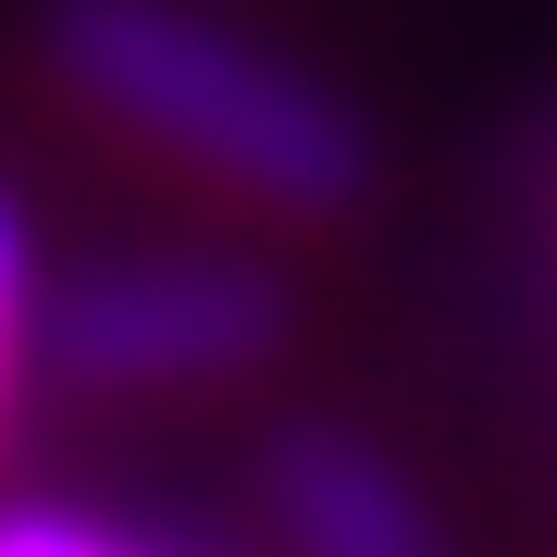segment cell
I'll return each instance as SVG.
<instances>
[{"mask_svg":"<svg viewBox=\"0 0 557 557\" xmlns=\"http://www.w3.org/2000/svg\"><path fill=\"white\" fill-rule=\"evenodd\" d=\"M38 50L75 112L149 137L161 161H186L199 186L248 211L335 223L372 199V124L199 0H50Z\"/></svg>","mask_w":557,"mask_h":557,"instance_id":"cell-1","label":"cell"},{"mask_svg":"<svg viewBox=\"0 0 557 557\" xmlns=\"http://www.w3.org/2000/svg\"><path fill=\"white\" fill-rule=\"evenodd\" d=\"M260 508H273L285 557H458V533L434 520V496L347 421H298L260 458Z\"/></svg>","mask_w":557,"mask_h":557,"instance_id":"cell-3","label":"cell"},{"mask_svg":"<svg viewBox=\"0 0 557 557\" xmlns=\"http://www.w3.org/2000/svg\"><path fill=\"white\" fill-rule=\"evenodd\" d=\"M285 347V273L248 248H137L38 298V359L112 397H186L236 384Z\"/></svg>","mask_w":557,"mask_h":557,"instance_id":"cell-2","label":"cell"},{"mask_svg":"<svg viewBox=\"0 0 557 557\" xmlns=\"http://www.w3.org/2000/svg\"><path fill=\"white\" fill-rule=\"evenodd\" d=\"M25 359H38V236H25L13 186H0V421L25 397Z\"/></svg>","mask_w":557,"mask_h":557,"instance_id":"cell-4","label":"cell"},{"mask_svg":"<svg viewBox=\"0 0 557 557\" xmlns=\"http://www.w3.org/2000/svg\"><path fill=\"white\" fill-rule=\"evenodd\" d=\"M0 557H174V545L124 533V520H100V508H13L0 520Z\"/></svg>","mask_w":557,"mask_h":557,"instance_id":"cell-5","label":"cell"}]
</instances>
